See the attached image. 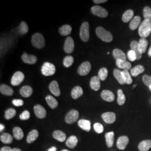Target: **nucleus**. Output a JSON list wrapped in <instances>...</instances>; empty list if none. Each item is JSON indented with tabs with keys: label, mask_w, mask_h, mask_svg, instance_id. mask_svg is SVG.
<instances>
[{
	"label": "nucleus",
	"mask_w": 151,
	"mask_h": 151,
	"mask_svg": "<svg viewBox=\"0 0 151 151\" xmlns=\"http://www.w3.org/2000/svg\"><path fill=\"white\" fill-rule=\"evenodd\" d=\"M151 32V22L145 20L138 28V34L141 38H147Z\"/></svg>",
	"instance_id": "nucleus-1"
},
{
	"label": "nucleus",
	"mask_w": 151,
	"mask_h": 151,
	"mask_svg": "<svg viewBox=\"0 0 151 151\" xmlns=\"http://www.w3.org/2000/svg\"><path fill=\"white\" fill-rule=\"evenodd\" d=\"M96 34L98 38L105 42H111L113 39L111 33L101 27H97L96 29Z\"/></svg>",
	"instance_id": "nucleus-2"
},
{
	"label": "nucleus",
	"mask_w": 151,
	"mask_h": 151,
	"mask_svg": "<svg viewBox=\"0 0 151 151\" xmlns=\"http://www.w3.org/2000/svg\"><path fill=\"white\" fill-rule=\"evenodd\" d=\"M32 43L34 47L36 48H43L45 46V42L44 37L40 34L37 32L32 35Z\"/></svg>",
	"instance_id": "nucleus-3"
},
{
	"label": "nucleus",
	"mask_w": 151,
	"mask_h": 151,
	"mask_svg": "<svg viewBox=\"0 0 151 151\" xmlns=\"http://www.w3.org/2000/svg\"><path fill=\"white\" fill-rule=\"evenodd\" d=\"M80 36L81 40L84 42H87L88 41L90 38V32H89V24L87 22H84L80 28Z\"/></svg>",
	"instance_id": "nucleus-4"
},
{
	"label": "nucleus",
	"mask_w": 151,
	"mask_h": 151,
	"mask_svg": "<svg viewBox=\"0 0 151 151\" xmlns=\"http://www.w3.org/2000/svg\"><path fill=\"white\" fill-rule=\"evenodd\" d=\"M42 73L45 76H50L54 75L55 72L54 65L49 62H45L42 67Z\"/></svg>",
	"instance_id": "nucleus-5"
},
{
	"label": "nucleus",
	"mask_w": 151,
	"mask_h": 151,
	"mask_svg": "<svg viewBox=\"0 0 151 151\" xmlns=\"http://www.w3.org/2000/svg\"><path fill=\"white\" fill-rule=\"evenodd\" d=\"M79 117V113L77 110L73 109L67 114L65 117V122L67 124H71L77 121Z\"/></svg>",
	"instance_id": "nucleus-6"
},
{
	"label": "nucleus",
	"mask_w": 151,
	"mask_h": 151,
	"mask_svg": "<svg viewBox=\"0 0 151 151\" xmlns=\"http://www.w3.org/2000/svg\"><path fill=\"white\" fill-rule=\"evenodd\" d=\"M91 10L93 15L101 18H105L108 16V11L100 6H93L92 7Z\"/></svg>",
	"instance_id": "nucleus-7"
},
{
	"label": "nucleus",
	"mask_w": 151,
	"mask_h": 151,
	"mask_svg": "<svg viewBox=\"0 0 151 151\" xmlns=\"http://www.w3.org/2000/svg\"><path fill=\"white\" fill-rule=\"evenodd\" d=\"M24 78H25L24 74L22 72L17 71L14 74V75L12 76L11 78V85L14 86H18L20 84H21L22 82L24 81Z\"/></svg>",
	"instance_id": "nucleus-8"
},
{
	"label": "nucleus",
	"mask_w": 151,
	"mask_h": 151,
	"mask_svg": "<svg viewBox=\"0 0 151 151\" xmlns=\"http://www.w3.org/2000/svg\"><path fill=\"white\" fill-rule=\"evenodd\" d=\"M91 68V63L88 61L84 62L78 67L77 70V72L80 76H86L89 73Z\"/></svg>",
	"instance_id": "nucleus-9"
},
{
	"label": "nucleus",
	"mask_w": 151,
	"mask_h": 151,
	"mask_svg": "<svg viewBox=\"0 0 151 151\" xmlns=\"http://www.w3.org/2000/svg\"><path fill=\"white\" fill-rule=\"evenodd\" d=\"M74 48H75V43L73 39L70 37H67L65 41L64 47H63L65 52L67 54L72 53L74 50Z\"/></svg>",
	"instance_id": "nucleus-10"
},
{
	"label": "nucleus",
	"mask_w": 151,
	"mask_h": 151,
	"mask_svg": "<svg viewBox=\"0 0 151 151\" xmlns=\"http://www.w3.org/2000/svg\"><path fill=\"white\" fill-rule=\"evenodd\" d=\"M34 113L39 119H43L47 115L45 109L40 105H37L34 108Z\"/></svg>",
	"instance_id": "nucleus-11"
},
{
	"label": "nucleus",
	"mask_w": 151,
	"mask_h": 151,
	"mask_svg": "<svg viewBox=\"0 0 151 151\" xmlns=\"http://www.w3.org/2000/svg\"><path fill=\"white\" fill-rule=\"evenodd\" d=\"M22 61L27 64L33 65L37 62V58L34 55H29L26 53H24L22 55Z\"/></svg>",
	"instance_id": "nucleus-12"
},
{
	"label": "nucleus",
	"mask_w": 151,
	"mask_h": 151,
	"mask_svg": "<svg viewBox=\"0 0 151 151\" xmlns=\"http://www.w3.org/2000/svg\"><path fill=\"white\" fill-rule=\"evenodd\" d=\"M102 118L106 123L113 124L115 122L116 115L113 112L105 113L102 115Z\"/></svg>",
	"instance_id": "nucleus-13"
},
{
	"label": "nucleus",
	"mask_w": 151,
	"mask_h": 151,
	"mask_svg": "<svg viewBox=\"0 0 151 151\" xmlns=\"http://www.w3.org/2000/svg\"><path fill=\"white\" fill-rule=\"evenodd\" d=\"M129 138L127 136L120 137L117 140L116 146L120 150H124L129 143Z\"/></svg>",
	"instance_id": "nucleus-14"
},
{
	"label": "nucleus",
	"mask_w": 151,
	"mask_h": 151,
	"mask_svg": "<svg viewBox=\"0 0 151 151\" xmlns=\"http://www.w3.org/2000/svg\"><path fill=\"white\" fill-rule=\"evenodd\" d=\"M49 88L50 91L54 95V96H59L60 95V87H59L58 83L57 81H52L49 86Z\"/></svg>",
	"instance_id": "nucleus-15"
},
{
	"label": "nucleus",
	"mask_w": 151,
	"mask_h": 151,
	"mask_svg": "<svg viewBox=\"0 0 151 151\" xmlns=\"http://www.w3.org/2000/svg\"><path fill=\"white\" fill-rule=\"evenodd\" d=\"M131 50H133L137 55V60H140L142 56V53L140 52L139 47V42L133 40L131 42L130 45Z\"/></svg>",
	"instance_id": "nucleus-16"
},
{
	"label": "nucleus",
	"mask_w": 151,
	"mask_h": 151,
	"mask_svg": "<svg viewBox=\"0 0 151 151\" xmlns=\"http://www.w3.org/2000/svg\"><path fill=\"white\" fill-rule=\"evenodd\" d=\"M101 97L104 100L108 102H113L115 99L113 93L109 90H104L101 93Z\"/></svg>",
	"instance_id": "nucleus-17"
},
{
	"label": "nucleus",
	"mask_w": 151,
	"mask_h": 151,
	"mask_svg": "<svg viewBox=\"0 0 151 151\" xmlns=\"http://www.w3.org/2000/svg\"><path fill=\"white\" fill-rule=\"evenodd\" d=\"M101 86L100 80L98 76H93L90 81V87L94 91H98Z\"/></svg>",
	"instance_id": "nucleus-18"
},
{
	"label": "nucleus",
	"mask_w": 151,
	"mask_h": 151,
	"mask_svg": "<svg viewBox=\"0 0 151 151\" xmlns=\"http://www.w3.org/2000/svg\"><path fill=\"white\" fill-rule=\"evenodd\" d=\"M113 55L114 58L116 60H126L127 57L124 52L119 49H115L113 52Z\"/></svg>",
	"instance_id": "nucleus-19"
},
{
	"label": "nucleus",
	"mask_w": 151,
	"mask_h": 151,
	"mask_svg": "<svg viewBox=\"0 0 151 151\" xmlns=\"http://www.w3.org/2000/svg\"><path fill=\"white\" fill-rule=\"evenodd\" d=\"M116 65L119 69H123L124 70H128L132 67V65L130 64V63L127 60H116Z\"/></svg>",
	"instance_id": "nucleus-20"
},
{
	"label": "nucleus",
	"mask_w": 151,
	"mask_h": 151,
	"mask_svg": "<svg viewBox=\"0 0 151 151\" xmlns=\"http://www.w3.org/2000/svg\"><path fill=\"white\" fill-rule=\"evenodd\" d=\"M78 125L82 129L86 132H90L91 130V123L88 120L81 119L78 121Z\"/></svg>",
	"instance_id": "nucleus-21"
},
{
	"label": "nucleus",
	"mask_w": 151,
	"mask_h": 151,
	"mask_svg": "<svg viewBox=\"0 0 151 151\" xmlns=\"http://www.w3.org/2000/svg\"><path fill=\"white\" fill-rule=\"evenodd\" d=\"M141 17L140 16H136L133 18L129 24L130 29L132 30H135L140 26Z\"/></svg>",
	"instance_id": "nucleus-22"
},
{
	"label": "nucleus",
	"mask_w": 151,
	"mask_h": 151,
	"mask_svg": "<svg viewBox=\"0 0 151 151\" xmlns=\"http://www.w3.org/2000/svg\"><path fill=\"white\" fill-rule=\"evenodd\" d=\"M0 92L6 96H11L14 93L12 88L5 84H1L0 86Z\"/></svg>",
	"instance_id": "nucleus-23"
},
{
	"label": "nucleus",
	"mask_w": 151,
	"mask_h": 151,
	"mask_svg": "<svg viewBox=\"0 0 151 151\" xmlns=\"http://www.w3.org/2000/svg\"><path fill=\"white\" fill-rule=\"evenodd\" d=\"M113 75L114 77L118 81L120 85H124V82L123 71L120 70L119 69H114L113 71Z\"/></svg>",
	"instance_id": "nucleus-24"
},
{
	"label": "nucleus",
	"mask_w": 151,
	"mask_h": 151,
	"mask_svg": "<svg viewBox=\"0 0 151 151\" xmlns=\"http://www.w3.org/2000/svg\"><path fill=\"white\" fill-rule=\"evenodd\" d=\"M83 91L82 88V87L80 86H76L72 89L71 91V96L74 99H77L83 95Z\"/></svg>",
	"instance_id": "nucleus-25"
},
{
	"label": "nucleus",
	"mask_w": 151,
	"mask_h": 151,
	"mask_svg": "<svg viewBox=\"0 0 151 151\" xmlns=\"http://www.w3.org/2000/svg\"><path fill=\"white\" fill-rule=\"evenodd\" d=\"M39 137V132L37 130H32L29 132L27 138V141L28 143H32L36 140Z\"/></svg>",
	"instance_id": "nucleus-26"
},
{
	"label": "nucleus",
	"mask_w": 151,
	"mask_h": 151,
	"mask_svg": "<svg viewBox=\"0 0 151 151\" xmlns=\"http://www.w3.org/2000/svg\"><path fill=\"white\" fill-rule=\"evenodd\" d=\"M32 93V88L29 86H23L20 90V95L24 97H29L30 96Z\"/></svg>",
	"instance_id": "nucleus-27"
},
{
	"label": "nucleus",
	"mask_w": 151,
	"mask_h": 151,
	"mask_svg": "<svg viewBox=\"0 0 151 151\" xmlns=\"http://www.w3.org/2000/svg\"><path fill=\"white\" fill-rule=\"evenodd\" d=\"M53 137L55 139L60 142H64L66 138V135L65 133L59 130L54 131L53 133Z\"/></svg>",
	"instance_id": "nucleus-28"
},
{
	"label": "nucleus",
	"mask_w": 151,
	"mask_h": 151,
	"mask_svg": "<svg viewBox=\"0 0 151 151\" xmlns=\"http://www.w3.org/2000/svg\"><path fill=\"white\" fill-rule=\"evenodd\" d=\"M45 100L51 109H54L57 107L58 103L54 97L52 96L51 95H48L47 97H45Z\"/></svg>",
	"instance_id": "nucleus-29"
},
{
	"label": "nucleus",
	"mask_w": 151,
	"mask_h": 151,
	"mask_svg": "<svg viewBox=\"0 0 151 151\" xmlns=\"http://www.w3.org/2000/svg\"><path fill=\"white\" fill-rule=\"evenodd\" d=\"M151 148V140L142 141L138 145V149L140 151H148Z\"/></svg>",
	"instance_id": "nucleus-30"
},
{
	"label": "nucleus",
	"mask_w": 151,
	"mask_h": 151,
	"mask_svg": "<svg viewBox=\"0 0 151 151\" xmlns=\"http://www.w3.org/2000/svg\"><path fill=\"white\" fill-rule=\"evenodd\" d=\"M144 71H145V68L143 65H137L130 70V73L132 76H133V77H137V76L143 73Z\"/></svg>",
	"instance_id": "nucleus-31"
},
{
	"label": "nucleus",
	"mask_w": 151,
	"mask_h": 151,
	"mask_svg": "<svg viewBox=\"0 0 151 151\" xmlns=\"http://www.w3.org/2000/svg\"><path fill=\"white\" fill-rule=\"evenodd\" d=\"M78 143V139L75 135H72L66 141V146L70 148H75Z\"/></svg>",
	"instance_id": "nucleus-32"
},
{
	"label": "nucleus",
	"mask_w": 151,
	"mask_h": 151,
	"mask_svg": "<svg viewBox=\"0 0 151 151\" xmlns=\"http://www.w3.org/2000/svg\"><path fill=\"white\" fill-rule=\"evenodd\" d=\"M105 139H106V145L108 147L111 148L113 146L114 139V133L113 132H108L105 134Z\"/></svg>",
	"instance_id": "nucleus-33"
},
{
	"label": "nucleus",
	"mask_w": 151,
	"mask_h": 151,
	"mask_svg": "<svg viewBox=\"0 0 151 151\" xmlns=\"http://www.w3.org/2000/svg\"><path fill=\"white\" fill-rule=\"evenodd\" d=\"M72 32V27L69 25H64L59 29L60 34L62 36H67L70 34Z\"/></svg>",
	"instance_id": "nucleus-34"
},
{
	"label": "nucleus",
	"mask_w": 151,
	"mask_h": 151,
	"mask_svg": "<svg viewBox=\"0 0 151 151\" xmlns=\"http://www.w3.org/2000/svg\"><path fill=\"white\" fill-rule=\"evenodd\" d=\"M13 134L14 138L17 140H22L24 137V132L20 128L16 127L13 129Z\"/></svg>",
	"instance_id": "nucleus-35"
},
{
	"label": "nucleus",
	"mask_w": 151,
	"mask_h": 151,
	"mask_svg": "<svg viewBox=\"0 0 151 151\" xmlns=\"http://www.w3.org/2000/svg\"><path fill=\"white\" fill-rule=\"evenodd\" d=\"M1 141L5 144H10L13 140V137L9 133H5L1 135Z\"/></svg>",
	"instance_id": "nucleus-36"
},
{
	"label": "nucleus",
	"mask_w": 151,
	"mask_h": 151,
	"mask_svg": "<svg viewBox=\"0 0 151 151\" xmlns=\"http://www.w3.org/2000/svg\"><path fill=\"white\" fill-rule=\"evenodd\" d=\"M134 16V11L132 10H127L122 16V20L124 22H128L132 20Z\"/></svg>",
	"instance_id": "nucleus-37"
},
{
	"label": "nucleus",
	"mask_w": 151,
	"mask_h": 151,
	"mask_svg": "<svg viewBox=\"0 0 151 151\" xmlns=\"http://www.w3.org/2000/svg\"><path fill=\"white\" fill-rule=\"evenodd\" d=\"M29 31V27L26 22H22L20 24L18 27V32L20 35L26 34Z\"/></svg>",
	"instance_id": "nucleus-38"
},
{
	"label": "nucleus",
	"mask_w": 151,
	"mask_h": 151,
	"mask_svg": "<svg viewBox=\"0 0 151 151\" xmlns=\"http://www.w3.org/2000/svg\"><path fill=\"white\" fill-rule=\"evenodd\" d=\"M148 41L146 38H141L139 41V47L140 49V52L143 53L146 52L147 47L148 45Z\"/></svg>",
	"instance_id": "nucleus-39"
},
{
	"label": "nucleus",
	"mask_w": 151,
	"mask_h": 151,
	"mask_svg": "<svg viewBox=\"0 0 151 151\" xmlns=\"http://www.w3.org/2000/svg\"><path fill=\"white\" fill-rule=\"evenodd\" d=\"M16 111L15 109L13 108H10L6 110L5 118L7 120H9L13 118L16 115Z\"/></svg>",
	"instance_id": "nucleus-40"
},
{
	"label": "nucleus",
	"mask_w": 151,
	"mask_h": 151,
	"mask_svg": "<svg viewBox=\"0 0 151 151\" xmlns=\"http://www.w3.org/2000/svg\"><path fill=\"white\" fill-rule=\"evenodd\" d=\"M125 100L126 99L123 90L122 89H119L118 91V104L120 106L123 105L125 102Z\"/></svg>",
	"instance_id": "nucleus-41"
},
{
	"label": "nucleus",
	"mask_w": 151,
	"mask_h": 151,
	"mask_svg": "<svg viewBox=\"0 0 151 151\" xmlns=\"http://www.w3.org/2000/svg\"><path fill=\"white\" fill-rule=\"evenodd\" d=\"M108 75V70L106 68H101L98 72V77L101 81H105Z\"/></svg>",
	"instance_id": "nucleus-42"
},
{
	"label": "nucleus",
	"mask_w": 151,
	"mask_h": 151,
	"mask_svg": "<svg viewBox=\"0 0 151 151\" xmlns=\"http://www.w3.org/2000/svg\"><path fill=\"white\" fill-rule=\"evenodd\" d=\"M123 75L125 83H126L127 85H130L132 83L133 80H132V77H131V75H130L128 70H123Z\"/></svg>",
	"instance_id": "nucleus-43"
},
{
	"label": "nucleus",
	"mask_w": 151,
	"mask_h": 151,
	"mask_svg": "<svg viewBox=\"0 0 151 151\" xmlns=\"http://www.w3.org/2000/svg\"><path fill=\"white\" fill-rule=\"evenodd\" d=\"M143 14L145 20L151 21V8L148 6H146L143 10Z\"/></svg>",
	"instance_id": "nucleus-44"
},
{
	"label": "nucleus",
	"mask_w": 151,
	"mask_h": 151,
	"mask_svg": "<svg viewBox=\"0 0 151 151\" xmlns=\"http://www.w3.org/2000/svg\"><path fill=\"white\" fill-rule=\"evenodd\" d=\"M74 62V58L71 55H67L63 60V65L65 67L68 68L70 67Z\"/></svg>",
	"instance_id": "nucleus-45"
},
{
	"label": "nucleus",
	"mask_w": 151,
	"mask_h": 151,
	"mask_svg": "<svg viewBox=\"0 0 151 151\" xmlns=\"http://www.w3.org/2000/svg\"><path fill=\"white\" fill-rule=\"evenodd\" d=\"M93 129L97 133L100 134L102 133L104 131V127L102 124L96 123L93 125Z\"/></svg>",
	"instance_id": "nucleus-46"
},
{
	"label": "nucleus",
	"mask_w": 151,
	"mask_h": 151,
	"mask_svg": "<svg viewBox=\"0 0 151 151\" xmlns=\"http://www.w3.org/2000/svg\"><path fill=\"white\" fill-rule=\"evenodd\" d=\"M30 114L29 113V111H27V110L24 111L19 116L20 119L22 120H28L30 118Z\"/></svg>",
	"instance_id": "nucleus-47"
},
{
	"label": "nucleus",
	"mask_w": 151,
	"mask_h": 151,
	"mask_svg": "<svg viewBox=\"0 0 151 151\" xmlns=\"http://www.w3.org/2000/svg\"><path fill=\"white\" fill-rule=\"evenodd\" d=\"M128 58L130 61L132 62H134L135 60H137V55L135 54V52L132 50H130L128 52Z\"/></svg>",
	"instance_id": "nucleus-48"
},
{
	"label": "nucleus",
	"mask_w": 151,
	"mask_h": 151,
	"mask_svg": "<svg viewBox=\"0 0 151 151\" xmlns=\"http://www.w3.org/2000/svg\"><path fill=\"white\" fill-rule=\"evenodd\" d=\"M143 83L147 86L150 87L151 86V76L148 75H144L142 77Z\"/></svg>",
	"instance_id": "nucleus-49"
},
{
	"label": "nucleus",
	"mask_w": 151,
	"mask_h": 151,
	"mask_svg": "<svg viewBox=\"0 0 151 151\" xmlns=\"http://www.w3.org/2000/svg\"><path fill=\"white\" fill-rule=\"evenodd\" d=\"M12 104L15 106H22L24 105V101L22 99H14L12 101Z\"/></svg>",
	"instance_id": "nucleus-50"
},
{
	"label": "nucleus",
	"mask_w": 151,
	"mask_h": 151,
	"mask_svg": "<svg viewBox=\"0 0 151 151\" xmlns=\"http://www.w3.org/2000/svg\"><path fill=\"white\" fill-rule=\"evenodd\" d=\"M11 150H12V149L10 147L6 146V147H4L1 148L0 151H11Z\"/></svg>",
	"instance_id": "nucleus-51"
},
{
	"label": "nucleus",
	"mask_w": 151,
	"mask_h": 151,
	"mask_svg": "<svg viewBox=\"0 0 151 151\" xmlns=\"http://www.w3.org/2000/svg\"><path fill=\"white\" fill-rule=\"evenodd\" d=\"M107 0H93V2L96 4H103L104 2H107Z\"/></svg>",
	"instance_id": "nucleus-52"
},
{
	"label": "nucleus",
	"mask_w": 151,
	"mask_h": 151,
	"mask_svg": "<svg viewBox=\"0 0 151 151\" xmlns=\"http://www.w3.org/2000/svg\"><path fill=\"white\" fill-rule=\"evenodd\" d=\"M48 151H57V148L55 147H52L49 148Z\"/></svg>",
	"instance_id": "nucleus-53"
},
{
	"label": "nucleus",
	"mask_w": 151,
	"mask_h": 151,
	"mask_svg": "<svg viewBox=\"0 0 151 151\" xmlns=\"http://www.w3.org/2000/svg\"><path fill=\"white\" fill-rule=\"evenodd\" d=\"M5 128V126L3 124H0V131L2 132L3 130Z\"/></svg>",
	"instance_id": "nucleus-54"
},
{
	"label": "nucleus",
	"mask_w": 151,
	"mask_h": 151,
	"mask_svg": "<svg viewBox=\"0 0 151 151\" xmlns=\"http://www.w3.org/2000/svg\"><path fill=\"white\" fill-rule=\"evenodd\" d=\"M148 55L150 57H151V46L150 47V48L148 50Z\"/></svg>",
	"instance_id": "nucleus-55"
},
{
	"label": "nucleus",
	"mask_w": 151,
	"mask_h": 151,
	"mask_svg": "<svg viewBox=\"0 0 151 151\" xmlns=\"http://www.w3.org/2000/svg\"><path fill=\"white\" fill-rule=\"evenodd\" d=\"M11 151H22L21 150H20V149H19V148H13V149H12V150Z\"/></svg>",
	"instance_id": "nucleus-56"
},
{
	"label": "nucleus",
	"mask_w": 151,
	"mask_h": 151,
	"mask_svg": "<svg viewBox=\"0 0 151 151\" xmlns=\"http://www.w3.org/2000/svg\"><path fill=\"white\" fill-rule=\"evenodd\" d=\"M62 151H68V150H62Z\"/></svg>",
	"instance_id": "nucleus-57"
},
{
	"label": "nucleus",
	"mask_w": 151,
	"mask_h": 151,
	"mask_svg": "<svg viewBox=\"0 0 151 151\" xmlns=\"http://www.w3.org/2000/svg\"><path fill=\"white\" fill-rule=\"evenodd\" d=\"M149 87H150V90H151V86H150Z\"/></svg>",
	"instance_id": "nucleus-58"
},
{
	"label": "nucleus",
	"mask_w": 151,
	"mask_h": 151,
	"mask_svg": "<svg viewBox=\"0 0 151 151\" xmlns=\"http://www.w3.org/2000/svg\"><path fill=\"white\" fill-rule=\"evenodd\" d=\"M109 53H109V52H108V53H107V54H109Z\"/></svg>",
	"instance_id": "nucleus-59"
}]
</instances>
